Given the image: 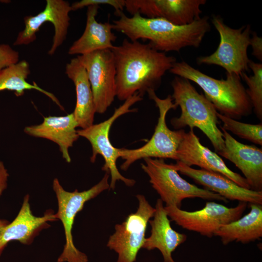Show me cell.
<instances>
[{"label":"cell","mask_w":262,"mask_h":262,"mask_svg":"<svg viewBox=\"0 0 262 262\" xmlns=\"http://www.w3.org/2000/svg\"><path fill=\"white\" fill-rule=\"evenodd\" d=\"M116 69V97L125 101L138 93L156 91L176 59L155 49L149 43L124 39L111 49Z\"/></svg>","instance_id":"1"},{"label":"cell","mask_w":262,"mask_h":262,"mask_svg":"<svg viewBox=\"0 0 262 262\" xmlns=\"http://www.w3.org/2000/svg\"><path fill=\"white\" fill-rule=\"evenodd\" d=\"M112 24L113 30L125 35L131 41H149L156 50L180 52L187 47L198 48L211 25L207 16L185 25H175L162 18H148L135 13L132 16L123 12Z\"/></svg>","instance_id":"2"},{"label":"cell","mask_w":262,"mask_h":262,"mask_svg":"<svg viewBox=\"0 0 262 262\" xmlns=\"http://www.w3.org/2000/svg\"><path fill=\"white\" fill-rule=\"evenodd\" d=\"M169 72L197 84L217 112L223 115L238 120L253 112L251 102L239 75L226 73V79H216L184 61L175 62Z\"/></svg>","instance_id":"3"},{"label":"cell","mask_w":262,"mask_h":262,"mask_svg":"<svg viewBox=\"0 0 262 262\" xmlns=\"http://www.w3.org/2000/svg\"><path fill=\"white\" fill-rule=\"evenodd\" d=\"M171 97L181 114L172 118L170 123L176 130L199 129L207 137L217 154L225 147L223 133L218 127L217 111L213 104L199 94L187 79L175 76L171 83Z\"/></svg>","instance_id":"4"},{"label":"cell","mask_w":262,"mask_h":262,"mask_svg":"<svg viewBox=\"0 0 262 262\" xmlns=\"http://www.w3.org/2000/svg\"><path fill=\"white\" fill-rule=\"evenodd\" d=\"M150 99L153 100L158 108L159 116L154 132L148 141L136 149L120 148V157L124 160L120 168L126 171L136 161L147 158L171 159L176 160L177 151L185 131L184 129L172 131L166 123V117L171 109L177 107L171 96L162 99L159 98L155 91L147 92Z\"/></svg>","instance_id":"5"},{"label":"cell","mask_w":262,"mask_h":262,"mask_svg":"<svg viewBox=\"0 0 262 262\" xmlns=\"http://www.w3.org/2000/svg\"><path fill=\"white\" fill-rule=\"evenodd\" d=\"M141 167L148 175L153 188L165 203V206L180 208L186 198H200L227 202L226 198L214 192L189 183L179 174L175 164H168L163 159L147 158Z\"/></svg>","instance_id":"6"},{"label":"cell","mask_w":262,"mask_h":262,"mask_svg":"<svg viewBox=\"0 0 262 262\" xmlns=\"http://www.w3.org/2000/svg\"><path fill=\"white\" fill-rule=\"evenodd\" d=\"M109 172H105L102 179L91 188L82 192L75 189L73 192L65 190L58 179L55 178L52 188L58 202L57 220H60L64 229L66 242L62 253L57 262H88L87 255L75 246L72 230L77 213L83 208L84 204L99 195L103 191L110 189Z\"/></svg>","instance_id":"7"},{"label":"cell","mask_w":262,"mask_h":262,"mask_svg":"<svg viewBox=\"0 0 262 262\" xmlns=\"http://www.w3.org/2000/svg\"><path fill=\"white\" fill-rule=\"evenodd\" d=\"M212 23L220 36L219 45L212 54L197 57V64L218 66L223 68L226 73L235 74L242 78L249 69L247 49L252 33L250 26L233 29L218 16H213Z\"/></svg>","instance_id":"8"},{"label":"cell","mask_w":262,"mask_h":262,"mask_svg":"<svg viewBox=\"0 0 262 262\" xmlns=\"http://www.w3.org/2000/svg\"><path fill=\"white\" fill-rule=\"evenodd\" d=\"M143 96L136 93L125 100L123 104L115 109L112 115L105 121L93 124L90 126L77 130L79 136L86 139L92 147L91 163H94L98 155H100L104 160L102 170L109 172L111 175L110 189L114 190L117 181L121 180L128 186H132L135 181L126 178L119 172L116 166V161L120 157L119 150L114 147L109 138V132L114 122L121 115L130 112H134L136 109H130L135 103L143 99Z\"/></svg>","instance_id":"9"},{"label":"cell","mask_w":262,"mask_h":262,"mask_svg":"<svg viewBox=\"0 0 262 262\" xmlns=\"http://www.w3.org/2000/svg\"><path fill=\"white\" fill-rule=\"evenodd\" d=\"M247 203L239 202L228 207L214 201L207 202L200 210L189 212L174 206H164L168 217L178 226L208 238L214 236L221 227L242 216Z\"/></svg>","instance_id":"10"},{"label":"cell","mask_w":262,"mask_h":262,"mask_svg":"<svg viewBox=\"0 0 262 262\" xmlns=\"http://www.w3.org/2000/svg\"><path fill=\"white\" fill-rule=\"evenodd\" d=\"M138 207L121 224L115 225L107 246L118 254L116 262H135L139 250L143 247L147 223L153 217L155 209L142 195H137Z\"/></svg>","instance_id":"11"},{"label":"cell","mask_w":262,"mask_h":262,"mask_svg":"<svg viewBox=\"0 0 262 262\" xmlns=\"http://www.w3.org/2000/svg\"><path fill=\"white\" fill-rule=\"evenodd\" d=\"M85 68L91 85L96 113H104L116 97V69L111 49L77 56Z\"/></svg>","instance_id":"12"},{"label":"cell","mask_w":262,"mask_h":262,"mask_svg":"<svg viewBox=\"0 0 262 262\" xmlns=\"http://www.w3.org/2000/svg\"><path fill=\"white\" fill-rule=\"evenodd\" d=\"M69 2L63 0H47L45 9L34 16H25V28L19 33L14 45H28L36 38V33L45 22H50L54 27L53 42L48 54L53 55L65 40L69 26Z\"/></svg>","instance_id":"13"},{"label":"cell","mask_w":262,"mask_h":262,"mask_svg":"<svg viewBox=\"0 0 262 262\" xmlns=\"http://www.w3.org/2000/svg\"><path fill=\"white\" fill-rule=\"evenodd\" d=\"M206 3V0H125V8L132 15L139 13L185 25L201 18L200 6Z\"/></svg>","instance_id":"14"},{"label":"cell","mask_w":262,"mask_h":262,"mask_svg":"<svg viewBox=\"0 0 262 262\" xmlns=\"http://www.w3.org/2000/svg\"><path fill=\"white\" fill-rule=\"evenodd\" d=\"M176 161L188 166L196 165L202 169L219 173L240 186L250 189L244 177L230 170L218 154L201 144L193 129L184 133L177 151Z\"/></svg>","instance_id":"15"},{"label":"cell","mask_w":262,"mask_h":262,"mask_svg":"<svg viewBox=\"0 0 262 262\" xmlns=\"http://www.w3.org/2000/svg\"><path fill=\"white\" fill-rule=\"evenodd\" d=\"M178 172L188 177L204 189L216 193L227 200L262 204V191L240 186L224 175L202 169H195L176 161Z\"/></svg>","instance_id":"16"},{"label":"cell","mask_w":262,"mask_h":262,"mask_svg":"<svg viewBox=\"0 0 262 262\" xmlns=\"http://www.w3.org/2000/svg\"><path fill=\"white\" fill-rule=\"evenodd\" d=\"M225 147L217 154L232 163L243 173L250 189L262 191V149L242 144L221 126Z\"/></svg>","instance_id":"17"},{"label":"cell","mask_w":262,"mask_h":262,"mask_svg":"<svg viewBox=\"0 0 262 262\" xmlns=\"http://www.w3.org/2000/svg\"><path fill=\"white\" fill-rule=\"evenodd\" d=\"M56 220V214L51 210H48L42 216L34 215L30 196L26 195L17 215L0 234V256L9 242L17 241L24 245H30L43 229L49 227V222Z\"/></svg>","instance_id":"18"},{"label":"cell","mask_w":262,"mask_h":262,"mask_svg":"<svg viewBox=\"0 0 262 262\" xmlns=\"http://www.w3.org/2000/svg\"><path fill=\"white\" fill-rule=\"evenodd\" d=\"M79 127L73 113L64 116H49L37 125L26 126L24 131L37 138L49 140L59 147L63 158L67 163L71 159L69 149L80 137L76 128Z\"/></svg>","instance_id":"19"},{"label":"cell","mask_w":262,"mask_h":262,"mask_svg":"<svg viewBox=\"0 0 262 262\" xmlns=\"http://www.w3.org/2000/svg\"><path fill=\"white\" fill-rule=\"evenodd\" d=\"M163 203L160 198L157 200L153 218L148 222L151 234L146 238L142 248L148 250L158 249L163 257L164 262H175L172 253L186 241L187 235L172 228Z\"/></svg>","instance_id":"20"},{"label":"cell","mask_w":262,"mask_h":262,"mask_svg":"<svg viewBox=\"0 0 262 262\" xmlns=\"http://www.w3.org/2000/svg\"><path fill=\"white\" fill-rule=\"evenodd\" d=\"M99 8L98 5L87 7L85 30L69 48V54L82 55L98 50L111 49L114 46L113 43L116 36L112 32V24L98 22L96 20Z\"/></svg>","instance_id":"21"},{"label":"cell","mask_w":262,"mask_h":262,"mask_svg":"<svg viewBox=\"0 0 262 262\" xmlns=\"http://www.w3.org/2000/svg\"><path fill=\"white\" fill-rule=\"evenodd\" d=\"M66 73L75 87L76 103L73 112L75 118L79 127L86 128L94 124L96 110L85 68L77 57L66 64Z\"/></svg>","instance_id":"22"},{"label":"cell","mask_w":262,"mask_h":262,"mask_svg":"<svg viewBox=\"0 0 262 262\" xmlns=\"http://www.w3.org/2000/svg\"><path fill=\"white\" fill-rule=\"evenodd\" d=\"M249 213L217 230L214 236L224 245L232 242L246 244L262 237V204L248 203Z\"/></svg>","instance_id":"23"},{"label":"cell","mask_w":262,"mask_h":262,"mask_svg":"<svg viewBox=\"0 0 262 262\" xmlns=\"http://www.w3.org/2000/svg\"><path fill=\"white\" fill-rule=\"evenodd\" d=\"M30 73V66L25 60L8 66L0 70V92L7 90L14 91L17 97L21 96L26 90L34 89L45 94L55 102L62 110L64 108L57 98L35 83L33 84L27 82Z\"/></svg>","instance_id":"24"},{"label":"cell","mask_w":262,"mask_h":262,"mask_svg":"<svg viewBox=\"0 0 262 262\" xmlns=\"http://www.w3.org/2000/svg\"><path fill=\"white\" fill-rule=\"evenodd\" d=\"M249 67L253 75L248 76L246 73L242 75L248 86L246 92L251 102L253 110L259 120H262V64L250 60Z\"/></svg>","instance_id":"25"},{"label":"cell","mask_w":262,"mask_h":262,"mask_svg":"<svg viewBox=\"0 0 262 262\" xmlns=\"http://www.w3.org/2000/svg\"><path fill=\"white\" fill-rule=\"evenodd\" d=\"M217 116L223 123L222 127L239 137L262 146V123L251 124L243 123L217 112Z\"/></svg>","instance_id":"26"},{"label":"cell","mask_w":262,"mask_h":262,"mask_svg":"<svg viewBox=\"0 0 262 262\" xmlns=\"http://www.w3.org/2000/svg\"><path fill=\"white\" fill-rule=\"evenodd\" d=\"M109 5L115 11V15H119L123 12L125 8V0H82L75 2L71 5L72 10H77L84 7L91 5Z\"/></svg>","instance_id":"27"},{"label":"cell","mask_w":262,"mask_h":262,"mask_svg":"<svg viewBox=\"0 0 262 262\" xmlns=\"http://www.w3.org/2000/svg\"><path fill=\"white\" fill-rule=\"evenodd\" d=\"M18 52L8 44L0 45V70L16 64L19 60Z\"/></svg>","instance_id":"28"},{"label":"cell","mask_w":262,"mask_h":262,"mask_svg":"<svg viewBox=\"0 0 262 262\" xmlns=\"http://www.w3.org/2000/svg\"><path fill=\"white\" fill-rule=\"evenodd\" d=\"M250 45L251 47L252 54L259 60L262 61V38L259 36L257 33H251Z\"/></svg>","instance_id":"29"},{"label":"cell","mask_w":262,"mask_h":262,"mask_svg":"<svg viewBox=\"0 0 262 262\" xmlns=\"http://www.w3.org/2000/svg\"><path fill=\"white\" fill-rule=\"evenodd\" d=\"M9 176L4 163L0 160V197L7 187Z\"/></svg>","instance_id":"30"},{"label":"cell","mask_w":262,"mask_h":262,"mask_svg":"<svg viewBox=\"0 0 262 262\" xmlns=\"http://www.w3.org/2000/svg\"><path fill=\"white\" fill-rule=\"evenodd\" d=\"M9 223L10 222L7 220L0 219V234Z\"/></svg>","instance_id":"31"}]
</instances>
